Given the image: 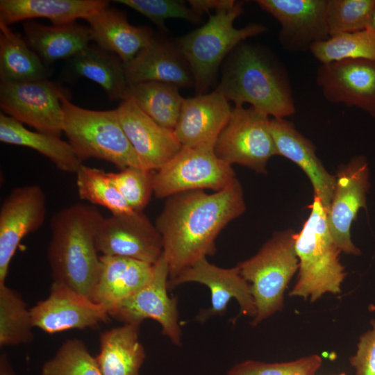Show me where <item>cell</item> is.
I'll return each mask as SVG.
<instances>
[{"label": "cell", "instance_id": "1", "mask_svg": "<svg viewBox=\"0 0 375 375\" xmlns=\"http://www.w3.org/2000/svg\"><path fill=\"white\" fill-rule=\"evenodd\" d=\"M245 209L242 188L237 178L212 193L192 190L167 198L155 225L162 237L169 280L214 255L218 235Z\"/></svg>", "mask_w": 375, "mask_h": 375}, {"label": "cell", "instance_id": "2", "mask_svg": "<svg viewBox=\"0 0 375 375\" xmlns=\"http://www.w3.org/2000/svg\"><path fill=\"white\" fill-rule=\"evenodd\" d=\"M103 217L96 207L76 203L56 212L50 221L47 256L53 282L90 299L100 272L95 237Z\"/></svg>", "mask_w": 375, "mask_h": 375}, {"label": "cell", "instance_id": "3", "mask_svg": "<svg viewBox=\"0 0 375 375\" xmlns=\"http://www.w3.org/2000/svg\"><path fill=\"white\" fill-rule=\"evenodd\" d=\"M216 88L235 106L249 103L272 118L295 112L286 69L268 52L244 42L231 52Z\"/></svg>", "mask_w": 375, "mask_h": 375}, {"label": "cell", "instance_id": "4", "mask_svg": "<svg viewBox=\"0 0 375 375\" xmlns=\"http://www.w3.org/2000/svg\"><path fill=\"white\" fill-rule=\"evenodd\" d=\"M310 208L308 219L294 236L299 273L290 295L314 302L326 293L339 294L346 274L340 261L341 251L328 229L326 210L318 197L314 196Z\"/></svg>", "mask_w": 375, "mask_h": 375}, {"label": "cell", "instance_id": "5", "mask_svg": "<svg viewBox=\"0 0 375 375\" xmlns=\"http://www.w3.org/2000/svg\"><path fill=\"white\" fill-rule=\"evenodd\" d=\"M242 1L221 8L201 27L181 37L176 48L188 62L197 95L206 94L217 76L226 56L247 39L263 33L265 26L252 23L235 28L234 22L243 12Z\"/></svg>", "mask_w": 375, "mask_h": 375}, {"label": "cell", "instance_id": "6", "mask_svg": "<svg viewBox=\"0 0 375 375\" xmlns=\"http://www.w3.org/2000/svg\"><path fill=\"white\" fill-rule=\"evenodd\" d=\"M63 133L83 162L95 158L110 162L120 170L142 167L120 124L117 109L92 110L72 103L62 92Z\"/></svg>", "mask_w": 375, "mask_h": 375}, {"label": "cell", "instance_id": "7", "mask_svg": "<svg viewBox=\"0 0 375 375\" xmlns=\"http://www.w3.org/2000/svg\"><path fill=\"white\" fill-rule=\"evenodd\" d=\"M294 234L290 230L275 233L256 254L237 265L251 284L257 309L253 326L283 306L285 290L299 268Z\"/></svg>", "mask_w": 375, "mask_h": 375}, {"label": "cell", "instance_id": "8", "mask_svg": "<svg viewBox=\"0 0 375 375\" xmlns=\"http://www.w3.org/2000/svg\"><path fill=\"white\" fill-rule=\"evenodd\" d=\"M232 166L219 159L212 146L182 147L153 175V194L167 199L192 190H222L236 179Z\"/></svg>", "mask_w": 375, "mask_h": 375}, {"label": "cell", "instance_id": "9", "mask_svg": "<svg viewBox=\"0 0 375 375\" xmlns=\"http://www.w3.org/2000/svg\"><path fill=\"white\" fill-rule=\"evenodd\" d=\"M269 122V116L252 106H235L216 141L215 154L231 166L265 173L268 160L277 155Z\"/></svg>", "mask_w": 375, "mask_h": 375}, {"label": "cell", "instance_id": "10", "mask_svg": "<svg viewBox=\"0 0 375 375\" xmlns=\"http://www.w3.org/2000/svg\"><path fill=\"white\" fill-rule=\"evenodd\" d=\"M63 91L47 79L1 81L0 106L4 114L36 131L60 137L63 133Z\"/></svg>", "mask_w": 375, "mask_h": 375}, {"label": "cell", "instance_id": "11", "mask_svg": "<svg viewBox=\"0 0 375 375\" xmlns=\"http://www.w3.org/2000/svg\"><path fill=\"white\" fill-rule=\"evenodd\" d=\"M169 267L163 255L153 265L150 281L136 292L108 311L112 317L124 324L140 326L146 319L160 324L162 333L173 344H181L177 300L167 292Z\"/></svg>", "mask_w": 375, "mask_h": 375}, {"label": "cell", "instance_id": "12", "mask_svg": "<svg viewBox=\"0 0 375 375\" xmlns=\"http://www.w3.org/2000/svg\"><path fill=\"white\" fill-rule=\"evenodd\" d=\"M95 244L103 256L126 257L151 265L163 251L159 231L142 212L103 217L97 231Z\"/></svg>", "mask_w": 375, "mask_h": 375}, {"label": "cell", "instance_id": "13", "mask_svg": "<svg viewBox=\"0 0 375 375\" xmlns=\"http://www.w3.org/2000/svg\"><path fill=\"white\" fill-rule=\"evenodd\" d=\"M369 187L368 165L362 156L351 159L335 175L326 219L334 242L347 254L358 256L361 253L351 240V227L360 208H367Z\"/></svg>", "mask_w": 375, "mask_h": 375}, {"label": "cell", "instance_id": "14", "mask_svg": "<svg viewBox=\"0 0 375 375\" xmlns=\"http://www.w3.org/2000/svg\"><path fill=\"white\" fill-rule=\"evenodd\" d=\"M46 212V195L36 184L13 188L3 201L0 208V283H5L19 244L42 226Z\"/></svg>", "mask_w": 375, "mask_h": 375}, {"label": "cell", "instance_id": "15", "mask_svg": "<svg viewBox=\"0 0 375 375\" xmlns=\"http://www.w3.org/2000/svg\"><path fill=\"white\" fill-rule=\"evenodd\" d=\"M33 327L49 334L93 328L109 319L108 309L69 287L53 282L47 298L30 308Z\"/></svg>", "mask_w": 375, "mask_h": 375}, {"label": "cell", "instance_id": "16", "mask_svg": "<svg viewBox=\"0 0 375 375\" xmlns=\"http://www.w3.org/2000/svg\"><path fill=\"white\" fill-rule=\"evenodd\" d=\"M316 83L328 101L355 107L375 118V60L347 59L321 63Z\"/></svg>", "mask_w": 375, "mask_h": 375}, {"label": "cell", "instance_id": "17", "mask_svg": "<svg viewBox=\"0 0 375 375\" xmlns=\"http://www.w3.org/2000/svg\"><path fill=\"white\" fill-rule=\"evenodd\" d=\"M189 282L205 285L210 291L211 306L200 312L197 317L199 321L204 322L211 317L223 315L232 299L238 302L242 314L253 319L256 317L257 309L251 284L241 275L238 266L222 268L204 258L176 278L169 280L168 289Z\"/></svg>", "mask_w": 375, "mask_h": 375}, {"label": "cell", "instance_id": "18", "mask_svg": "<svg viewBox=\"0 0 375 375\" xmlns=\"http://www.w3.org/2000/svg\"><path fill=\"white\" fill-rule=\"evenodd\" d=\"M256 3L280 24L278 38L288 51L309 50L313 44L330 38L327 0H258Z\"/></svg>", "mask_w": 375, "mask_h": 375}, {"label": "cell", "instance_id": "19", "mask_svg": "<svg viewBox=\"0 0 375 375\" xmlns=\"http://www.w3.org/2000/svg\"><path fill=\"white\" fill-rule=\"evenodd\" d=\"M116 109L123 131L143 168L156 171L181 149L174 130L157 124L133 101L123 99Z\"/></svg>", "mask_w": 375, "mask_h": 375}, {"label": "cell", "instance_id": "20", "mask_svg": "<svg viewBox=\"0 0 375 375\" xmlns=\"http://www.w3.org/2000/svg\"><path fill=\"white\" fill-rule=\"evenodd\" d=\"M229 101L217 90L185 99L174 131L183 147L212 146L231 115Z\"/></svg>", "mask_w": 375, "mask_h": 375}, {"label": "cell", "instance_id": "21", "mask_svg": "<svg viewBox=\"0 0 375 375\" xmlns=\"http://www.w3.org/2000/svg\"><path fill=\"white\" fill-rule=\"evenodd\" d=\"M270 131L277 155L298 165L308 177L315 196L326 210L331 203L335 184V176L328 173L316 154V147L285 118H272Z\"/></svg>", "mask_w": 375, "mask_h": 375}, {"label": "cell", "instance_id": "22", "mask_svg": "<svg viewBox=\"0 0 375 375\" xmlns=\"http://www.w3.org/2000/svg\"><path fill=\"white\" fill-rule=\"evenodd\" d=\"M92 41L97 47L115 53L124 63H129L156 38L147 28L131 24L126 15L106 7L85 19Z\"/></svg>", "mask_w": 375, "mask_h": 375}, {"label": "cell", "instance_id": "23", "mask_svg": "<svg viewBox=\"0 0 375 375\" xmlns=\"http://www.w3.org/2000/svg\"><path fill=\"white\" fill-rule=\"evenodd\" d=\"M124 65L128 85L158 81L178 88L194 86L190 67L176 47L157 38Z\"/></svg>", "mask_w": 375, "mask_h": 375}, {"label": "cell", "instance_id": "24", "mask_svg": "<svg viewBox=\"0 0 375 375\" xmlns=\"http://www.w3.org/2000/svg\"><path fill=\"white\" fill-rule=\"evenodd\" d=\"M100 262L91 299L108 311L144 286L153 275V265L138 260L101 255Z\"/></svg>", "mask_w": 375, "mask_h": 375}, {"label": "cell", "instance_id": "25", "mask_svg": "<svg viewBox=\"0 0 375 375\" xmlns=\"http://www.w3.org/2000/svg\"><path fill=\"white\" fill-rule=\"evenodd\" d=\"M108 6L105 0H1L0 22L9 26L43 17L52 24H63L85 19Z\"/></svg>", "mask_w": 375, "mask_h": 375}, {"label": "cell", "instance_id": "26", "mask_svg": "<svg viewBox=\"0 0 375 375\" xmlns=\"http://www.w3.org/2000/svg\"><path fill=\"white\" fill-rule=\"evenodd\" d=\"M25 40L46 63L69 59L92 41L88 26L76 22L44 25L32 20L23 24Z\"/></svg>", "mask_w": 375, "mask_h": 375}, {"label": "cell", "instance_id": "27", "mask_svg": "<svg viewBox=\"0 0 375 375\" xmlns=\"http://www.w3.org/2000/svg\"><path fill=\"white\" fill-rule=\"evenodd\" d=\"M139 326L124 324L101 333L95 358L102 375H140L145 351L139 340Z\"/></svg>", "mask_w": 375, "mask_h": 375}, {"label": "cell", "instance_id": "28", "mask_svg": "<svg viewBox=\"0 0 375 375\" xmlns=\"http://www.w3.org/2000/svg\"><path fill=\"white\" fill-rule=\"evenodd\" d=\"M0 141L33 149L64 172L76 174L83 165L68 142L60 137L28 130L19 122L2 112L0 114Z\"/></svg>", "mask_w": 375, "mask_h": 375}, {"label": "cell", "instance_id": "29", "mask_svg": "<svg viewBox=\"0 0 375 375\" xmlns=\"http://www.w3.org/2000/svg\"><path fill=\"white\" fill-rule=\"evenodd\" d=\"M76 76L85 77L98 83L111 100H123L128 88L124 65L112 53L88 45L69 59Z\"/></svg>", "mask_w": 375, "mask_h": 375}, {"label": "cell", "instance_id": "30", "mask_svg": "<svg viewBox=\"0 0 375 375\" xmlns=\"http://www.w3.org/2000/svg\"><path fill=\"white\" fill-rule=\"evenodd\" d=\"M48 70L22 36L0 22L1 81L26 82L47 79Z\"/></svg>", "mask_w": 375, "mask_h": 375}, {"label": "cell", "instance_id": "31", "mask_svg": "<svg viewBox=\"0 0 375 375\" xmlns=\"http://www.w3.org/2000/svg\"><path fill=\"white\" fill-rule=\"evenodd\" d=\"M178 89L167 83L142 82L128 85L123 99L133 101L157 124L174 130L184 100Z\"/></svg>", "mask_w": 375, "mask_h": 375}, {"label": "cell", "instance_id": "32", "mask_svg": "<svg viewBox=\"0 0 375 375\" xmlns=\"http://www.w3.org/2000/svg\"><path fill=\"white\" fill-rule=\"evenodd\" d=\"M30 309L15 290L0 283V346L31 342L34 335Z\"/></svg>", "mask_w": 375, "mask_h": 375}, {"label": "cell", "instance_id": "33", "mask_svg": "<svg viewBox=\"0 0 375 375\" xmlns=\"http://www.w3.org/2000/svg\"><path fill=\"white\" fill-rule=\"evenodd\" d=\"M309 51L321 63L347 59L375 60V30L368 28L333 35L313 44Z\"/></svg>", "mask_w": 375, "mask_h": 375}, {"label": "cell", "instance_id": "34", "mask_svg": "<svg viewBox=\"0 0 375 375\" xmlns=\"http://www.w3.org/2000/svg\"><path fill=\"white\" fill-rule=\"evenodd\" d=\"M76 175L78 193L81 199L101 206L112 214L133 211L112 182L108 173L82 165Z\"/></svg>", "mask_w": 375, "mask_h": 375}, {"label": "cell", "instance_id": "35", "mask_svg": "<svg viewBox=\"0 0 375 375\" xmlns=\"http://www.w3.org/2000/svg\"><path fill=\"white\" fill-rule=\"evenodd\" d=\"M41 375H102L95 357L78 339L65 342L54 356L47 360Z\"/></svg>", "mask_w": 375, "mask_h": 375}, {"label": "cell", "instance_id": "36", "mask_svg": "<svg viewBox=\"0 0 375 375\" xmlns=\"http://www.w3.org/2000/svg\"><path fill=\"white\" fill-rule=\"evenodd\" d=\"M374 8L375 0H327L330 37L369 28Z\"/></svg>", "mask_w": 375, "mask_h": 375}, {"label": "cell", "instance_id": "37", "mask_svg": "<svg viewBox=\"0 0 375 375\" xmlns=\"http://www.w3.org/2000/svg\"><path fill=\"white\" fill-rule=\"evenodd\" d=\"M154 172L142 167H130L108 175L131 209L142 212L153 193Z\"/></svg>", "mask_w": 375, "mask_h": 375}, {"label": "cell", "instance_id": "38", "mask_svg": "<svg viewBox=\"0 0 375 375\" xmlns=\"http://www.w3.org/2000/svg\"><path fill=\"white\" fill-rule=\"evenodd\" d=\"M125 5L150 19L159 28L165 30V22L171 18H178L197 24L201 17L184 1L177 0H117L114 1Z\"/></svg>", "mask_w": 375, "mask_h": 375}, {"label": "cell", "instance_id": "39", "mask_svg": "<svg viewBox=\"0 0 375 375\" xmlns=\"http://www.w3.org/2000/svg\"><path fill=\"white\" fill-rule=\"evenodd\" d=\"M312 355L296 360L268 363L246 360L231 368L226 375H292L307 365Z\"/></svg>", "mask_w": 375, "mask_h": 375}, {"label": "cell", "instance_id": "40", "mask_svg": "<svg viewBox=\"0 0 375 375\" xmlns=\"http://www.w3.org/2000/svg\"><path fill=\"white\" fill-rule=\"evenodd\" d=\"M371 324L372 329L360 337L357 350L349 358L356 375H375V319Z\"/></svg>", "mask_w": 375, "mask_h": 375}, {"label": "cell", "instance_id": "41", "mask_svg": "<svg viewBox=\"0 0 375 375\" xmlns=\"http://www.w3.org/2000/svg\"><path fill=\"white\" fill-rule=\"evenodd\" d=\"M190 8L197 14L208 13L211 10L217 11L221 8L230 7L235 4L233 0H190Z\"/></svg>", "mask_w": 375, "mask_h": 375}, {"label": "cell", "instance_id": "42", "mask_svg": "<svg viewBox=\"0 0 375 375\" xmlns=\"http://www.w3.org/2000/svg\"><path fill=\"white\" fill-rule=\"evenodd\" d=\"M322 360L318 355H312L310 362L300 370L296 372L292 375H315L316 372L321 367Z\"/></svg>", "mask_w": 375, "mask_h": 375}, {"label": "cell", "instance_id": "43", "mask_svg": "<svg viewBox=\"0 0 375 375\" xmlns=\"http://www.w3.org/2000/svg\"><path fill=\"white\" fill-rule=\"evenodd\" d=\"M0 375H15L12 365L5 353L0 356Z\"/></svg>", "mask_w": 375, "mask_h": 375}, {"label": "cell", "instance_id": "44", "mask_svg": "<svg viewBox=\"0 0 375 375\" xmlns=\"http://www.w3.org/2000/svg\"><path fill=\"white\" fill-rule=\"evenodd\" d=\"M369 28L375 30V8H374L373 13H372V17L371 23H370V27Z\"/></svg>", "mask_w": 375, "mask_h": 375}, {"label": "cell", "instance_id": "45", "mask_svg": "<svg viewBox=\"0 0 375 375\" xmlns=\"http://www.w3.org/2000/svg\"><path fill=\"white\" fill-rule=\"evenodd\" d=\"M337 375H347L345 373L342 372V373H340L339 374H337Z\"/></svg>", "mask_w": 375, "mask_h": 375}]
</instances>
